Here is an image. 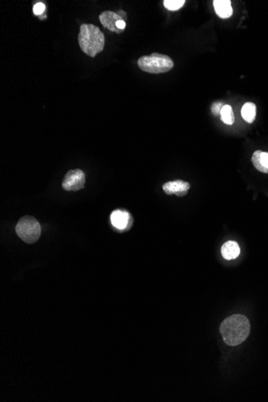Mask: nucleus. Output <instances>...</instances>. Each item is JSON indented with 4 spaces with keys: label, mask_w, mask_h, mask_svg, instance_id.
I'll return each instance as SVG.
<instances>
[{
    "label": "nucleus",
    "mask_w": 268,
    "mask_h": 402,
    "mask_svg": "<svg viewBox=\"0 0 268 402\" xmlns=\"http://www.w3.org/2000/svg\"><path fill=\"white\" fill-rule=\"evenodd\" d=\"M251 324L243 315H234L222 321L220 333L227 345L236 346L244 342L250 334Z\"/></svg>",
    "instance_id": "f257e3e1"
},
{
    "label": "nucleus",
    "mask_w": 268,
    "mask_h": 402,
    "mask_svg": "<svg viewBox=\"0 0 268 402\" xmlns=\"http://www.w3.org/2000/svg\"><path fill=\"white\" fill-rule=\"evenodd\" d=\"M79 45L82 51L91 57L101 52L104 47V35L97 26L83 23L78 35Z\"/></svg>",
    "instance_id": "f03ea898"
},
{
    "label": "nucleus",
    "mask_w": 268,
    "mask_h": 402,
    "mask_svg": "<svg viewBox=\"0 0 268 402\" xmlns=\"http://www.w3.org/2000/svg\"><path fill=\"white\" fill-rule=\"evenodd\" d=\"M138 66L144 72L159 74L169 72L173 67V62L169 56L159 53L141 56L137 61Z\"/></svg>",
    "instance_id": "7ed1b4c3"
},
{
    "label": "nucleus",
    "mask_w": 268,
    "mask_h": 402,
    "mask_svg": "<svg viewBox=\"0 0 268 402\" xmlns=\"http://www.w3.org/2000/svg\"><path fill=\"white\" fill-rule=\"evenodd\" d=\"M17 234L25 243L33 244L40 237L41 227L35 218L24 216L21 218L16 227Z\"/></svg>",
    "instance_id": "20e7f679"
},
{
    "label": "nucleus",
    "mask_w": 268,
    "mask_h": 402,
    "mask_svg": "<svg viewBox=\"0 0 268 402\" xmlns=\"http://www.w3.org/2000/svg\"><path fill=\"white\" fill-rule=\"evenodd\" d=\"M85 184V175L81 169H72L66 173L62 187L67 191H77L83 189Z\"/></svg>",
    "instance_id": "39448f33"
},
{
    "label": "nucleus",
    "mask_w": 268,
    "mask_h": 402,
    "mask_svg": "<svg viewBox=\"0 0 268 402\" xmlns=\"http://www.w3.org/2000/svg\"><path fill=\"white\" fill-rule=\"evenodd\" d=\"M99 19L103 27L109 29V31L117 33H120L123 32V31H120V29H118L117 27V21H125V19L118 13L111 12V11H106V12H102L101 14L100 15Z\"/></svg>",
    "instance_id": "423d86ee"
},
{
    "label": "nucleus",
    "mask_w": 268,
    "mask_h": 402,
    "mask_svg": "<svg viewBox=\"0 0 268 402\" xmlns=\"http://www.w3.org/2000/svg\"><path fill=\"white\" fill-rule=\"evenodd\" d=\"M190 187V184L187 182L176 180L165 183L162 188H163V190H164L166 194H169V195L175 194L177 196L183 197L187 194L188 190H189Z\"/></svg>",
    "instance_id": "0eeeda50"
},
{
    "label": "nucleus",
    "mask_w": 268,
    "mask_h": 402,
    "mask_svg": "<svg viewBox=\"0 0 268 402\" xmlns=\"http://www.w3.org/2000/svg\"><path fill=\"white\" fill-rule=\"evenodd\" d=\"M130 215L129 213L126 211H120V210H117L112 213L111 219L112 224L117 229L124 230L128 227L129 222L130 221Z\"/></svg>",
    "instance_id": "6e6552de"
},
{
    "label": "nucleus",
    "mask_w": 268,
    "mask_h": 402,
    "mask_svg": "<svg viewBox=\"0 0 268 402\" xmlns=\"http://www.w3.org/2000/svg\"><path fill=\"white\" fill-rule=\"evenodd\" d=\"M213 4L216 14L222 19L230 18L233 14V9L230 0H215Z\"/></svg>",
    "instance_id": "1a4fd4ad"
},
{
    "label": "nucleus",
    "mask_w": 268,
    "mask_h": 402,
    "mask_svg": "<svg viewBox=\"0 0 268 402\" xmlns=\"http://www.w3.org/2000/svg\"><path fill=\"white\" fill-rule=\"evenodd\" d=\"M251 162L259 171L268 173V153L262 151H255L252 155Z\"/></svg>",
    "instance_id": "9d476101"
},
{
    "label": "nucleus",
    "mask_w": 268,
    "mask_h": 402,
    "mask_svg": "<svg viewBox=\"0 0 268 402\" xmlns=\"http://www.w3.org/2000/svg\"><path fill=\"white\" fill-rule=\"evenodd\" d=\"M221 252H222V257L225 259L232 260V259L238 258L240 254V248L238 243L234 241H228L222 245Z\"/></svg>",
    "instance_id": "9b49d317"
},
{
    "label": "nucleus",
    "mask_w": 268,
    "mask_h": 402,
    "mask_svg": "<svg viewBox=\"0 0 268 402\" xmlns=\"http://www.w3.org/2000/svg\"><path fill=\"white\" fill-rule=\"evenodd\" d=\"M241 114L243 119L248 123H252L256 117V105L252 102H248L243 104Z\"/></svg>",
    "instance_id": "f8f14e48"
},
{
    "label": "nucleus",
    "mask_w": 268,
    "mask_h": 402,
    "mask_svg": "<svg viewBox=\"0 0 268 402\" xmlns=\"http://www.w3.org/2000/svg\"><path fill=\"white\" fill-rule=\"evenodd\" d=\"M221 120L227 124V125H233L234 122V115L233 109L229 104H225L220 113Z\"/></svg>",
    "instance_id": "ddd939ff"
},
{
    "label": "nucleus",
    "mask_w": 268,
    "mask_h": 402,
    "mask_svg": "<svg viewBox=\"0 0 268 402\" xmlns=\"http://www.w3.org/2000/svg\"><path fill=\"white\" fill-rule=\"evenodd\" d=\"M185 2V0H165L163 4L169 11H177L183 7Z\"/></svg>",
    "instance_id": "4468645a"
},
{
    "label": "nucleus",
    "mask_w": 268,
    "mask_h": 402,
    "mask_svg": "<svg viewBox=\"0 0 268 402\" xmlns=\"http://www.w3.org/2000/svg\"><path fill=\"white\" fill-rule=\"evenodd\" d=\"M223 106H224V104H223L222 102H215V103L212 104V107H211V111H212V114L215 116L219 115L220 113L222 111V109L223 108Z\"/></svg>",
    "instance_id": "2eb2a0df"
},
{
    "label": "nucleus",
    "mask_w": 268,
    "mask_h": 402,
    "mask_svg": "<svg viewBox=\"0 0 268 402\" xmlns=\"http://www.w3.org/2000/svg\"><path fill=\"white\" fill-rule=\"evenodd\" d=\"M44 11H45V5L43 3V2H38L33 7V12H34V14L36 15V16H39V15L43 14L44 13Z\"/></svg>",
    "instance_id": "dca6fc26"
},
{
    "label": "nucleus",
    "mask_w": 268,
    "mask_h": 402,
    "mask_svg": "<svg viewBox=\"0 0 268 402\" xmlns=\"http://www.w3.org/2000/svg\"><path fill=\"white\" fill-rule=\"evenodd\" d=\"M125 26H126L125 21L119 20L117 21V27L118 29H120V31H124V29L125 28Z\"/></svg>",
    "instance_id": "f3484780"
}]
</instances>
